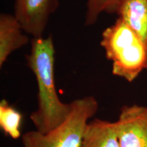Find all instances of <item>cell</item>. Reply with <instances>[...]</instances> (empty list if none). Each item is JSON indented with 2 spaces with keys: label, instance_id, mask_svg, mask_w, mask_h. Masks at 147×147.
<instances>
[{
  "label": "cell",
  "instance_id": "cell-1",
  "mask_svg": "<svg viewBox=\"0 0 147 147\" xmlns=\"http://www.w3.org/2000/svg\"><path fill=\"white\" fill-rule=\"evenodd\" d=\"M55 47L52 36L33 38L27 56V65L38 84V108L30 115L36 130L45 134L59 125L71 104L60 100L55 83Z\"/></svg>",
  "mask_w": 147,
  "mask_h": 147
},
{
  "label": "cell",
  "instance_id": "cell-2",
  "mask_svg": "<svg viewBox=\"0 0 147 147\" xmlns=\"http://www.w3.org/2000/svg\"><path fill=\"white\" fill-rule=\"evenodd\" d=\"M100 45L112 62V73L133 82L147 70V51L142 40L122 18L104 29Z\"/></svg>",
  "mask_w": 147,
  "mask_h": 147
},
{
  "label": "cell",
  "instance_id": "cell-3",
  "mask_svg": "<svg viewBox=\"0 0 147 147\" xmlns=\"http://www.w3.org/2000/svg\"><path fill=\"white\" fill-rule=\"evenodd\" d=\"M66 119L45 134L37 130L22 135L23 147H81L89 120L97 113L99 104L95 97L84 96L70 102Z\"/></svg>",
  "mask_w": 147,
  "mask_h": 147
},
{
  "label": "cell",
  "instance_id": "cell-4",
  "mask_svg": "<svg viewBox=\"0 0 147 147\" xmlns=\"http://www.w3.org/2000/svg\"><path fill=\"white\" fill-rule=\"evenodd\" d=\"M115 123L121 147H147L146 106H123Z\"/></svg>",
  "mask_w": 147,
  "mask_h": 147
},
{
  "label": "cell",
  "instance_id": "cell-5",
  "mask_svg": "<svg viewBox=\"0 0 147 147\" xmlns=\"http://www.w3.org/2000/svg\"><path fill=\"white\" fill-rule=\"evenodd\" d=\"M57 6V0H15L14 14L26 34L40 38Z\"/></svg>",
  "mask_w": 147,
  "mask_h": 147
},
{
  "label": "cell",
  "instance_id": "cell-6",
  "mask_svg": "<svg viewBox=\"0 0 147 147\" xmlns=\"http://www.w3.org/2000/svg\"><path fill=\"white\" fill-rule=\"evenodd\" d=\"M14 14L0 15V67L14 51L27 45L29 38Z\"/></svg>",
  "mask_w": 147,
  "mask_h": 147
},
{
  "label": "cell",
  "instance_id": "cell-7",
  "mask_svg": "<svg viewBox=\"0 0 147 147\" xmlns=\"http://www.w3.org/2000/svg\"><path fill=\"white\" fill-rule=\"evenodd\" d=\"M117 14L138 36L147 51V0H121Z\"/></svg>",
  "mask_w": 147,
  "mask_h": 147
},
{
  "label": "cell",
  "instance_id": "cell-8",
  "mask_svg": "<svg viewBox=\"0 0 147 147\" xmlns=\"http://www.w3.org/2000/svg\"><path fill=\"white\" fill-rule=\"evenodd\" d=\"M81 147H121L115 122L100 119L89 121Z\"/></svg>",
  "mask_w": 147,
  "mask_h": 147
},
{
  "label": "cell",
  "instance_id": "cell-9",
  "mask_svg": "<svg viewBox=\"0 0 147 147\" xmlns=\"http://www.w3.org/2000/svg\"><path fill=\"white\" fill-rule=\"evenodd\" d=\"M23 115L4 100L0 102V127L5 136L16 140L22 137Z\"/></svg>",
  "mask_w": 147,
  "mask_h": 147
},
{
  "label": "cell",
  "instance_id": "cell-10",
  "mask_svg": "<svg viewBox=\"0 0 147 147\" xmlns=\"http://www.w3.org/2000/svg\"><path fill=\"white\" fill-rule=\"evenodd\" d=\"M121 0H87L85 25L91 26L96 23L102 13H117Z\"/></svg>",
  "mask_w": 147,
  "mask_h": 147
}]
</instances>
